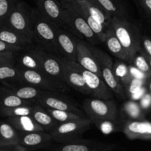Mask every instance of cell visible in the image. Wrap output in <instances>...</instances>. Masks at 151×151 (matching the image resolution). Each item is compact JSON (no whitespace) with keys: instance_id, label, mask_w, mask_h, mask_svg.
Wrapping results in <instances>:
<instances>
[{"instance_id":"obj_28","label":"cell","mask_w":151,"mask_h":151,"mask_svg":"<svg viewBox=\"0 0 151 151\" xmlns=\"http://www.w3.org/2000/svg\"><path fill=\"white\" fill-rule=\"evenodd\" d=\"M112 17L128 19L127 10L121 0H96Z\"/></svg>"},{"instance_id":"obj_37","label":"cell","mask_w":151,"mask_h":151,"mask_svg":"<svg viewBox=\"0 0 151 151\" xmlns=\"http://www.w3.org/2000/svg\"><path fill=\"white\" fill-rule=\"evenodd\" d=\"M140 51L151 57V37L148 35H141Z\"/></svg>"},{"instance_id":"obj_20","label":"cell","mask_w":151,"mask_h":151,"mask_svg":"<svg viewBox=\"0 0 151 151\" xmlns=\"http://www.w3.org/2000/svg\"><path fill=\"white\" fill-rule=\"evenodd\" d=\"M71 8L75 9V10H76V11L78 12L84 19H85L86 22H87L88 25L90 26V27L91 28V29L93 31V32L96 34V36L99 38V39L100 40L101 42H105V38H106L107 29L108 28H107L105 25L98 22L97 20H96V19L90 14V13H89V12L87 11V9L85 8V7H84V4H82L81 0H78V1H77V3L76 4V5L74 6V7H71Z\"/></svg>"},{"instance_id":"obj_23","label":"cell","mask_w":151,"mask_h":151,"mask_svg":"<svg viewBox=\"0 0 151 151\" xmlns=\"http://www.w3.org/2000/svg\"><path fill=\"white\" fill-rule=\"evenodd\" d=\"M30 116L44 131L48 133L51 132L56 128V125L59 124L53 119V116L46 111L44 108L36 103L33 105V109Z\"/></svg>"},{"instance_id":"obj_46","label":"cell","mask_w":151,"mask_h":151,"mask_svg":"<svg viewBox=\"0 0 151 151\" xmlns=\"http://www.w3.org/2000/svg\"><path fill=\"white\" fill-rule=\"evenodd\" d=\"M0 26H1V24H0Z\"/></svg>"},{"instance_id":"obj_22","label":"cell","mask_w":151,"mask_h":151,"mask_svg":"<svg viewBox=\"0 0 151 151\" xmlns=\"http://www.w3.org/2000/svg\"><path fill=\"white\" fill-rule=\"evenodd\" d=\"M104 43L105 44L108 50L115 57L119 59L120 60L130 63V58H129L124 48L122 47L120 41L117 38L112 27H110L107 29L106 38H105Z\"/></svg>"},{"instance_id":"obj_31","label":"cell","mask_w":151,"mask_h":151,"mask_svg":"<svg viewBox=\"0 0 151 151\" xmlns=\"http://www.w3.org/2000/svg\"><path fill=\"white\" fill-rule=\"evenodd\" d=\"M113 71L120 83L125 87H127L133 80L130 66H127L123 62H116V63L113 65Z\"/></svg>"},{"instance_id":"obj_4","label":"cell","mask_w":151,"mask_h":151,"mask_svg":"<svg viewBox=\"0 0 151 151\" xmlns=\"http://www.w3.org/2000/svg\"><path fill=\"white\" fill-rule=\"evenodd\" d=\"M87 47L96 58L102 73V78L111 91L120 97H124L125 90L122 84L118 81L113 71L112 58L106 52L95 47L93 44L87 43Z\"/></svg>"},{"instance_id":"obj_19","label":"cell","mask_w":151,"mask_h":151,"mask_svg":"<svg viewBox=\"0 0 151 151\" xmlns=\"http://www.w3.org/2000/svg\"><path fill=\"white\" fill-rule=\"evenodd\" d=\"M44 50L45 49L38 47L35 49L24 51L18 59V66L43 72L41 67V58Z\"/></svg>"},{"instance_id":"obj_26","label":"cell","mask_w":151,"mask_h":151,"mask_svg":"<svg viewBox=\"0 0 151 151\" xmlns=\"http://www.w3.org/2000/svg\"><path fill=\"white\" fill-rule=\"evenodd\" d=\"M7 122H10L18 131L30 132V131H44L43 128L36 122L31 116H8Z\"/></svg>"},{"instance_id":"obj_13","label":"cell","mask_w":151,"mask_h":151,"mask_svg":"<svg viewBox=\"0 0 151 151\" xmlns=\"http://www.w3.org/2000/svg\"><path fill=\"white\" fill-rule=\"evenodd\" d=\"M56 43L59 55L68 60L77 61V41L72 33L65 28H56Z\"/></svg>"},{"instance_id":"obj_30","label":"cell","mask_w":151,"mask_h":151,"mask_svg":"<svg viewBox=\"0 0 151 151\" xmlns=\"http://www.w3.org/2000/svg\"><path fill=\"white\" fill-rule=\"evenodd\" d=\"M8 90L10 92L13 93L23 100H30V101H33L34 103L43 91L42 89H40V88L30 85V84H28L26 86H20L18 87H11Z\"/></svg>"},{"instance_id":"obj_25","label":"cell","mask_w":151,"mask_h":151,"mask_svg":"<svg viewBox=\"0 0 151 151\" xmlns=\"http://www.w3.org/2000/svg\"><path fill=\"white\" fill-rule=\"evenodd\" d=\"M0 40L22 49L28 48L32 44L22 35L4 25L0 26Z\"/></svg>"},{"instance_id":"obj_24","label":"cell","mask_w":151,"mask_h":151,"mask_svg":"<svg viewBox=\"0 0 151 151\" xmlns=\"http://www.w3.org/2000/svg\"><path fill=\"white\" fill-rule=\"evenodd\" d=\"M90 14L107 28L111 27L112 16L96 0H81Z\"/></svg>"},{"instance_id":"obj_40","label":"cell","mask_w":151,"mask_h":151,"mask_svg":"<svg viewBox=\"0 0 151 151\" xmlns=\"http://www.w3.org/2000/svg\"><path fill=\"white\" fill-rule=\"evenodd\" d=\"M139 105L142 110H147L151 108V92H146L141 97Z\"/></svg>"},{"instance_id":"obj_5","label":"cell","mask_w":151,"mask_h":151,"mask_svg":"<svg viewBox=\"0 0 151 151\" xmlns=\"http://www.w3.org/2000/svg\"><path fill=\"white\" fill-rule=\"evenodd\" d=\"M87 117L95 123L105 121L112 122L117 116V107L112 99L90 98L84 101L82 105Z\"/></svg>"},{"instance_id":"obj_43","label":"cell","mask_w":151,"mask_h":151,"mask_svg":"<svg viewBox=\"0 0 151 151\" xmlns=\"http://www.w3.org/2000/svg\"><path fill=\"white\" fill-rule=\"evenodd\" d=\"M65 9H69L74 7L78 0H59Z\"/></svg>"},{"instance_id":"obj_35","label":"cell","mask_w":151,"mask_h":151,"mask_svg":"<svg viewBox=\"0 0 151 151\" xmlns=\"http://www.w3.org/2000/svg\"><path fill=\"white\" fill-rule=\"evenodd\" d=\"M21 0H0V24L3 25L14 6Z\"/></svg>"},{"instance_id":"obj_10","label":"cell","mask_w":151,"mask_h":151,"mask_svg":"<svg viewBox=\"0 0 151 151\" xmlns=\"http://www.w3.org/2000/svg\"><path fill=\"white\" fill-rule=\"evenodd\" d=\"M58 92L59 91L43 90L42 93L36 99L35 103L45 109L68 111L77 114L83 117H87L84 116L81 110L75 103Z\"/></svg>"},{"instance_id":"obj_6","label":"cell","mask_w":151,"mask_h":151,"mask_svg":"<svg viewBox=\"0 0 151 151\" xmlns=\"http://www.w3.org/2000/svg\"><path fill=\"white\" fill-rule=\"evenodd\" d=\"M92 121L88 117H82L70 122L59 123L50 132L53 141L66 143L80 139L90 128Z\"/></svg>"},{"instance_id":"obj_45","label":"cell","mask_w":151,"mask_h":151,"mask_svg":"<svg viewBox=\"0 0 151 151\" xmlns=\"http://www.w3.org/2000/svg\"><path fill=\"white\" fill-rule=\"evenodd\" d=\"M149 88H150V91L151 92V81L150 82V84H149Z\"/></svg>"},{"instance_id":"obj_33","label":"cell","mask_w":151,"mask_h":151,"mask_svg":"<svg viewBox=\"0 0 151 151\" xmlns=\"http://www.w3.org/2000/svg\"><path fill=\"white\" fill-rule=\"evenodd\" d=\"M123 113L126 116L131 119H143V112L140 105L134 101H129L124 103L123 107Z\"/></svg>"},{"instance_id":"obj_21","label":"cell","mask_w":151,"mask_h":151,"mask_svg":"<svg viewBox=\"0 0 151 151\" xmlns=\"http://www.w3.org/2000/svg\"><path fill=\"white\" fill-rule=\"evenodd\" d=\"M19 131L10 122H0V149L10 151V147L19 144Z\"/></svg>"},{"instance_id":"obj_41","label":"cell","mask_w":151,"mask_h":151,"mask_svg":"<svg viewBox=\"0 0 151 151\" xmlns=\"http://www.w3.org/2000/svg\"><path fill=\"white\" fill-rule=\"evenodd\" d=\"M144 12L151 19V0H136Z\"/></svg>"},{"instance_id":"obj_29","label":"cell","mask_w":151,"mask_h":151,"mask_svg":"<svg viewBox=\"0 0 151 151\" xmlns=\"http://www.w3.org/2000/svg\"><path fill=\"white\" fill-rule=\"evenodd\" d=\"M0 81L23 82L20 70L14 66V62L0 63Z\"/></svg>"},{"instance_id":"obj_36","label":"cell","mask_w":151,"mask_h":151,"mask_svg":"<svg viewBox=\"0 0 151 151\" xmlns=\"http://www.w3.org/2000/svg\"><path fill=\"white\" fill-rule=\"evenodd\" d=\"M139 55H138L137 53V54L136 55V56L134 57L133 62H132V64H133L135 67L137 68L138 69H139V70L142 71V72L146 74L149 78H151V69L149 63H148L147 60H146L144 56L139 51Z\"/></svg>"},{"instance_id":"obj_32","label":"cell","mask_w":151,"mask_h":151,"mask_svg":"<svg viewBox=\"0 0 151 151\" xmlns=\"http://www.w3.org/2000/svg\"><path fill=\"white\" fill-rule=\"evenodd\" d=\"M45 109L53 116V119L56 121H57L59 123H64V122H70V121L75 120V119H78L83 117V116H80V115L68 111L57 110V109Z\"/></svg>"},{"instance_id":"obj_9","label":"cell","mask_w":151,"mask_h":151,"mask_svg":"<svg viewBox=\"0 0 151 151\" xmlns=\"http://www.w3.org/2000/svg\"><path fill=\"white\" fill-rule=\"evenodd\" d=\"M18 67L20 70L22 81L27 84L46 91L65 92L68 90L66 83L52 78L44 72Z\"/></svg>"},{"instance_id":"obj_15","label":"cell","mask_w":151,"mask_h":151,"mask_svg":"<svg viewBox=\"0 0 151 151\" xmlns=\"http://www.w3.org/2000/svg\"><path fill=\"white\" fill-rule=\"evenodd\" d=\"M77 41V61L87 70L96 74L102 78L99 65L96 58L87 47V42L78 38Z\"/></svg>"},{"instance_id":"obj_27","label":"cell","mask_w":151,"mask_h":151,"mask_svg":"<svg viewBox=\"0 0 151 151\" xmlns=\"http://www.w3.org/2000/svg\"><path fill=\"white\" fill-rule=\"evenodd\" d=\"M33 104H35L34 102L23 100L13 93L10 92L8 89L4 90L2 95L0 97V111L13 109L17 106H30Z\"/></svg>"},{"instance_id":"obj_2","label":"cell","mask_w":151,"mask_h":151,"mask_svg":"<svg viewBox=\"0 0 151 151\" xmlns=\"http://www.w3.org/2000/svg\"><path fill=\"white\" fill-rule=\"evenodd\" d=\"M33 29L34 39L37 40L44 49L59 54L56 43V28L55 24L49 19L44 17L38 9H33L31 12Z\"/></svg>"},{"instance_id":"obj_44","label":"cell","mask_w":151,"mask_h":151,"mask_svg":"<svg viewBox=\"0 0 151 151\" xmlns=\"http://www.w3.org/2000/svg\"><path fill=\"white\" fill-rule=\"evenodd\" d=\"M139 51L140 52L142 53V54L144 56V58H146V60H147L148 63H149L150 66V69H151V57H150L149 55H146V54H145V53L142 52V51H140V50H139Z\"/></svg>"},{"instance_id":"obj_34","label":"cell","mask_w":151,"mask_h":151,"mask_svg":"<svg viewBox=\"0 0 151 151\" xmlns=\"http://www.w3.org/2000/svg\"><path fill=\"white\" fill-rule=\"evenodd\" d=\"M34 105V104H33ZM33 105L30 106H21L10 109L0 111V113L5 116H30L32 114Z\"/></svg>"},{"instance_id":"obj_16","label":"cell","mask_w":151,"mask_h":151,"mask_svg":"<svg viewBox=\"0 0 151 151\" xmlns=\"http://www.w3.org/2000/svg\"><path fill=\"white\" fill-rule=\"evenodd\" d=\"M123 132L129 139H151V122L130 119L124 124Z\"/></svg>"},{"instance_id":"obj_7","label":"cell","mask_w":151,"mask_h":151,"mask_svg":"<svg viewBox=\"0 0 151 151\" xmlns=\"http://www.w3.org/2000/svg\"><path fill=\"white\" fill-rule=\"evenodd\" d=\"M59 56L62 61L82 75L86 84L90 88L92 97L95 98L105 99V100H109L112 98L113 94L111 92L112 91L101 77L85 69L78 62L68 60L62 56Z\"/></svg>"},{"instance_id":"obj_14","label":"cell","mask_w":151,"mask_h":151,"mask_svg":"<svg viewBox=\"0 0 151 151\" xmlns=\"http://www.w3.org/2000/svg\"><path fill=\"white\" fill-rule=\"evenodd\" d=\"M19 143L25 146L28 150L46 149L51 145L53 141L50 133L44 131H30V132H22L19 131Z\"/></svg>"},{"instance_id":"obj_42","label":"cell","mask_w":151,"mask_h":151,"mask_svg":"<svg viewBox=\"0 0 151 151\" xmlns=\"http://www.w3.org/2000/svg\"><path fill=\"white\" fill-rule=\"evenodd\" d=\"M14 53L13 52H0V63L14 62Z\"/></svg>"},{"instance_id":"obj_18","label":"cell","mask_w":151,"mask_h":151,"mask_svg":"<svg viewBox=\"0 0 151 151\" xmlns=\"http://www.w3.org/2000/svg\"><path fill=\"white\" fill-rule=\"evenodd\" d=\"M59 59H60V58H59ZM60 60L62 61V65H63L64 77H65V83L68 86L71 87L74 90H76L78 92L91 95L90 88H88V86L86 84V82L84 81V78H83L82 75L80 72H77L74 69L71 68L68 64H66L61 59Z\"/></svg>"},{"instance_id":"obj_3","label":"cell","mask_w":151,"mask_h":151,"mask_svg":"<svg viewBox=\"0 0 151 151\" xmlns=\"http://www.w3.org/2000/svg\"><path fill=\"white\" fill-rule=\"evenodd\" d=\"M31 12L32 8L21 0L12 9L3 25L11 28L33 43L35 39Z\"/></svg>"},{"instance_id":"obj_38","label":"cell","mask_w":151,"mask_h":151,"mask_svg":"<svg viewBox=\"0 0 151 151\" xmlns=\"http://www.w3.org/2000/svg\"><path fill=\"white\" fill-rule=\"evenodd\" d=\"M145 81L141 79H138V78H133V80L131 81V82L129 83V85L127 86V88H128L127 89V91L128 93H130V96L132 94H134L135 92H136L137 91H139L140 88H142V87H144V85Z\"/></svg>"},{"instance_id":"obj_39","label":"cell","mask_w":151,"mask_h":151,"mask_svg":"<svg viewBox=\"0 0 151 151\" xmlns=\"http://www.w3.org/2000/svg\"><path fill=\"white\" fill-rule=\"evenodd\" d=\"M25 49H22L16 46L7 44L0 40V52H19Z\"/></svg>"},{"instance_id":"obj_8","label":"cell","mask_w":151,"mask_h":151,"mask_svg":"<svg viewBox=\"0 0 151 151\" xmlns=\"http://www.w3.org/2000/svg\"><path fill=\"white\" fill-rule=\"evenodd\" d=\"M65 19L67 29L78 38L85 40L93 45L101 42L85 19L75 9H65Z\"/></svg>"},{"instance_id":"obj_1","label":"cell","mask_w":151,"mask_h":151,"mask_svg":"<svg viewBox=\"0 0 151 151\" xmlns=\"http://www.w3.org/2000/svg\"><path fill=\"white\" fill-rule=\"evenodd\" d=\"M111 27L117 38L125 50L130 58V63H132L133 58L140 49L141 34L139 29L129 22L128 19L117 17H112Z\"/></svg>"},{"instance_id":"obj_12","label":"cell","mask_w":151,"mask_h":151,"mask_svg":"<svg viewBox=\"0 0 151 151\" xmlns=\"http://www.w3.org/2000/svg\"><path fill=\"white\" fill-rule=\"evenodd\" d=\"M37 9L47 19L60 27L66 28L65 9L59 0H36Z\"/></svg>"},{"instance_id":"obj_17","label":"cell","mask_w":151,"mask_h":151,"mask_svg":"<svg viewBox=\"0 0 151 151\" xmlns=\"http://www.w3.org/2000/svg\"><path fill=\"white\" fill-rule=\"evenodd\" d=\"M41 67L43 72L65 83L63 65L59 56L47 52L44 50L41 58Z\"/></svg>"},{"instance_id":"obj_11","label":"cell","mask_w":151,"mask_h":151,"mask_svg":"<svg viewBox=\"0 0 151 151\" xmlns=\"http://www.w3.org/2000/svg\"><path fill=\"white\" fill-rule=\"evenodd\" d=\"M117 147L118 146L115 144H109L80 138L69 142L61 143L55 147L50 149L57 151H109L115 150Z\"/></svg>"}]
</instances>
